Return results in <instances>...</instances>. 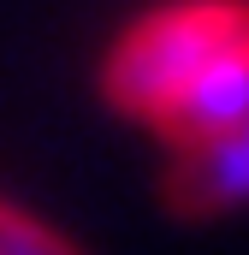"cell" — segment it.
I'll list each match as a JSON object with an SVG mask.
<instances>
[{"instance_id":"2","label":"cell","mask_w":249,"mask_h":255,"mask_svg":"<svg viewBox=\"0 0 249 255\" xmlns=\"http://www.w3.org/2000/svg\"><path fill=\"white\" fill-rule=\"evenodd\" d=\"M160 202L178 220H220L232 208H249V113L214 136L178 142L160 178Z\"/></svg>"},{"instance_id":"1","label":"cell","mask_w":249,"mask_h":255,"mask_svg":"<svg viewBox=\"0 0 249 255\" xmlns=\"http://www.w3.org/2000/svg\"><path fill=\"white\" fill-rule=\"evenodd\" d=\"M101 95L166 148L249 113V0H166L130 18L101 60Z\"/></svg>"},{"instance_id":"3","label":"cell","mask_w":249,"mask_h":255,"mask_svg":"<svg viewBox=\"0 0 249 255\" xmlns=\"http://www.w3.org/2000/svg\"><path fill=\"white\" fill-rule=\"evenodd\" d=\"M0 255H83V250L48 220L24 214L18 202H0Z\"/></svg>"}]
</instances>
